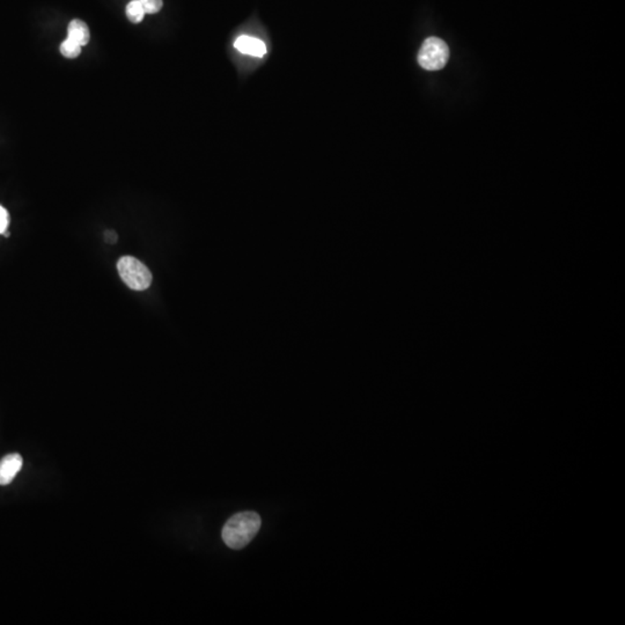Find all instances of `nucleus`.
Returning <instances> with one entry per match:
<instances>
[{"instance_id": "f257e3e1", "label": "nucleus", "mask_w": 625, "mask_h": 625, "mask_svg": "<svg viewBox=\"0 0 625 625\" xmlns=\"http://www.w3.org/2000/svg\"><path fill=\"white\" fill-rule=\"evenodd\" d=\"M260 524L262 521L256 512L238 513L233 515L222 528V539L231 549H243L256 537Z\"/></svg>"}, {"instance_id": "f03ea898", "label": "nucleus", "mask_w": 625, "mask_h": 625, "mask_svg": "<svg viewBox=\"0 0 625 625\" xmlns=\"http://www.w3.org/2000/svg\"><path fill=\"white\" fill-rule=\"evenodd\" d=\"M117 270L122 280L131 289L144 291L152 284V273L138 258L123 256L118 260Z\"/></svg>"}, {"instance_id": "7ed1b4c3", "label": "nucleus", "mask_w": 625, "mask_h": 625, "mask_svg": "<svg viewBox=\"0 0 625 625\" xmlns=\"http://www.w3.org/2000/svg\"><path fill=\"white\" fill-rule=\"evenodd\" d=\"M449 58V49L442 40L429 38L419 50L418 63L428 71L442 70Z\"/></svg>"}, {"instance_id": "20e7f679", "label": "nucleus", "mask_w": 625, "mask_h": 625, "mask_svg": "<svg viewBox=\"0 0 625 625\" xmlns=\"http://www.w3.org/2000/svg\"><path fill=\"white\" fill-rule=\"evenodd\" d=\"M23 460L18 453L8 454L0 460V486H8L23 468Z\"/></svg>"}, {"instance_id": "39448f33", "label": "nucleus", "mask_w": 625, "mask_h": 625, "mask_svg": "<svg viewBox=\"0 0 625 625\" xmlns=\"http://www.w3.org/2000/svg\"><path fill=\"white\" fill-rule=\"evenodd\" d=\"M234 47L241 54L249 55L253 57H263L267 55V45L260 38H251V36L242 35L236 38Z\"/></svg>"}, {"instance_id": "423d86ee", "label": "nucleus", "mask_w": 625, "mask_h": 625, "mask_svg": "<svg viewBox=\"0 0 625 625\" xmlns=\"http://www.w3.org/2000/svg\"><path fill=\"white\" fill-rule=\"evenodd\" d=\"M67 38L84 47V45H88L89 38H91L89 28L83 20H72L67 27Z\"/></svg>"}, {"instance_id": "0eeeda50", "label": "nucleus", "mask_w": 625, "mask_h": 625, "mask_svg": "<svg viewBox=\"0 0 625 625\" xmlns=\"http://www.w3.org/2000/svg\"><path fill=\"white\" fill-rule=\"evenodd\" d=\"M125 12H127V19L130 20L132 23H142V20L145 16V11L140 4V0H131L130 3L127 5Z\"/></svg>"}, {"instance_id": "6e6552de", "label": "nucleus", "mask_w": 625, "mask_h": 625, "mask_svg": "<svg viewBox=\"0 0 625 625\" xmlns=\"http://www.w3.org/2000/svg\"><path fill=\"white\" fill-rule=\"evenodd\" d=\"M59 51H61V54L63 55L64 57L67 58H76L81 54V45H78L76 42L72 41L71 38H67L65 41H63L61 47H59Z\"/></svg>"}, {"instance_id": "1a4fd4ad", "label": "nucleus", "mask_w": 625, "mask_h": 625, "mask_svg": "<svg viewBox=\"0 0 625 625\" xmlns=\"http://www.w3.org/2000/svg\"><path fill=\"white\" fill-rule=\"evenodd\" d=\"M145 14H156L162 8V0H140Z\"/></svg>"}, {"instance_id": "9d476101", "label": "nucleus", "mask_w": 625, "mask_h": 625, "mask_svg": "<svg viewBox=\"0 0 625 625\" xmlns=\"http://www.w3.org/2000/svg\"><path fill=\"white\" fill-rule=\"evenodd\" d=\"M10 226V213L0 205V234H4Z\"/></svg>"}, {"instance_id": "9b49d317", "label": "nucleus", "mask_w": 625, "mask_h": 625, "mask_svg": "<svg viewBox=\"0 0 625 625\" xmlns=\"http://www.w3.org/2000/svg\"><path fill=\"white\" fill-rule=\"evenodd\" d=\"M105 241L109 242V243H115V242L117 241V234L114 232V231H107L105 233Z\"/></svg>"}]
</instances>
